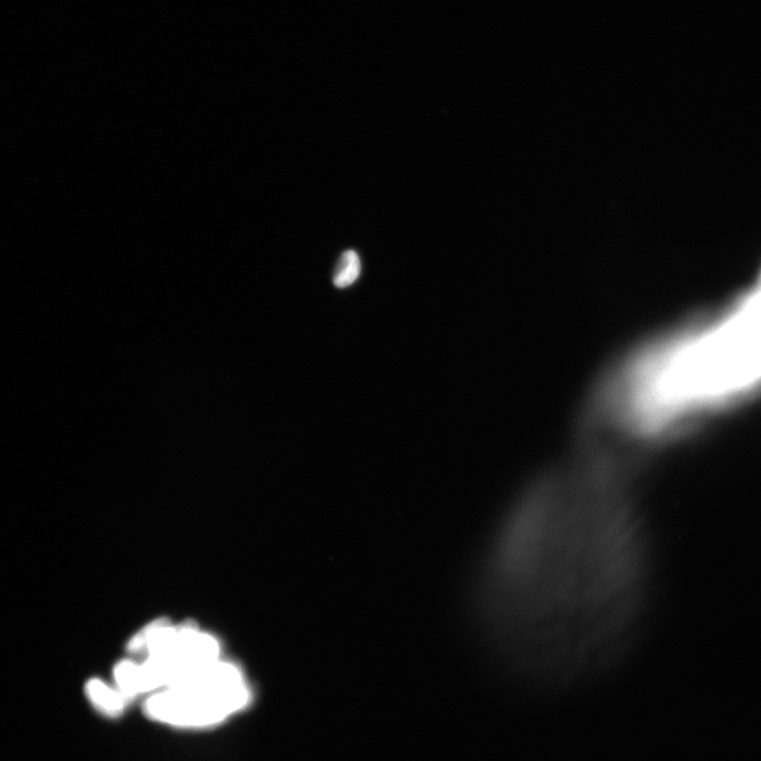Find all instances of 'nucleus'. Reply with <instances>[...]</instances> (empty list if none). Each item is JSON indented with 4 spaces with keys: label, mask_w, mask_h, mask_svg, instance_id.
Masks as SVG:
<instances>
[{
    "label": "nucleus",
    "mask_w": 761,
    "mask_h": 761,
    "mask_svg": "<svg viewBox=\"0 0 761 761\" xmlns=\"http://www.w3.org/2000/svg\"><path fill=\"white\" fill-rule=\"evenodd\" d=\"M629 475L588 456L537 479L510 509L486 568L489 619L523 673L564 684L616 660L649 572Z\"/></svg>",
    "instance_id": "nucleus-1"
},
{
    "label": "nucleus",
    "mask_w": 761,
    "mask_h": 761,
    "mask_svg": "<svg viewBox=\"0 0 761 761\" xmlns=\"http://www.w3.org/2000/svg\"><path fill=\"white\" fill-rule=\"evenodd\" d=\"M250 700L240 668L219 659L148 696L143 711L162 725L202 729L217 726L244 710Z\"/></svg>",
    "instance_id": "nucleus-3"
},
{
    "label": "nucleus",
    "mask_w": 761,
    "mask_h": 761,
    "mask_svg": "<svg viewBox=\"0 0 761 761\" xmlns=\"http://www.w3.org/2000/svg\"><path fill=\"white\" fill-rule=\"evenodd\" d=\"M139 663L132 660L119 662L114 670L116 688L127 699L131 700L140 696Z\"/></svg>",
    "instance_id": "nucleus-5"
},
{
    "label": "nucleus",
    "mask_w": 761,
    "mask_h": 761,
    "mask_svg": "<svg viewBox=\"0 0 761 761\" xmlns=\"http://www.w3.org/2000/svg\"><path fill=\"white\" fill-rule=\"evenodd\" d=\"M761 389V296L713 323L649 343L606 387V416L652 438Z\"/></svg>",
    "instance_id": "nucleus-2"
},
{
    "label": "nucleus",
    "mask_w": 761,
    "mask_h": 761,
    "mask_svg": "<svg viewBox=\"0 0 761 761\" xmlns=\"http://www.w3.org/2000/svg\"><path fill=\"white\" fill-rule=\"evenodd\" d=\"M85 694L95 709L109 717L121 715L128 701L116 686L111 688L110 685L98 678L90 679L86 683Z\"/></svg>",
    "instance_id": "nucleus-4"
},
{
    "label": "nucleus",
    "mask_w": 761,
    "mask_h": 761,
    "mask_svg": "<svg viewBox=\"0 0 761 761\" xmlns=\"http://www.w3.org/2000/svg\"><path fill=\"white\" fill-rule=\"evenodd\" d=\"M362 272V264L359 254L354 250L343 253L334 270L333 284L337 288L344 289L354 285Z\"/></svg>",
    "instance_id": "nucleus-6"
}]
</instances>
